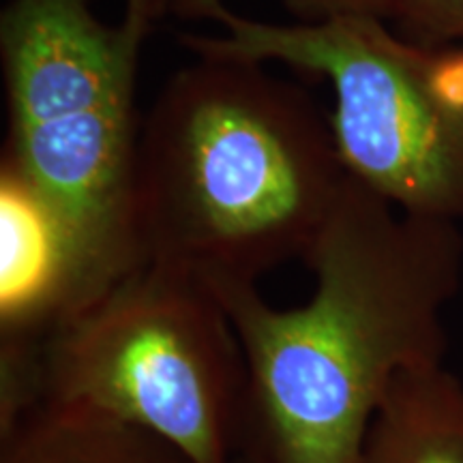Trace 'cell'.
I'll return each instance as SVG.
<instances>
[{"mask_svg": "<svg viewBox=\"0 0 463 463\" xmlns=\"http://www.w3.org/2000/svg\"><path fill=\"white\" fill-rule=\"evenodd\" d=\"M303 262L298 307L256 281L204 279L222 300L247 367L245 463H358L392 380L444 363V314L463 281V234L410 215L345 176Z\"/></svg>", "mask_w": 463, "mask_h": 463, "instance_id": "cell-1", "label": "cell"}, {"mask_svg": "<svg viewBox=\"0 0 463 463\" xmlns=\"http://www.w3.org/2000/svg\"><path fill=\"white\" fill-rule=\"evenodd\" d=\"M331 116L242 58L198 56L140 127L144 262L260 281L303 260L345 181Z\"/></svg>", "mask_w": 463, "mask_h": 463, "instance_id": "cell-2", "label": "cell"}, {"mask_svg": "<svg viewBox=\"0 0 463 463\" xmlns=\"http://www.w3.org/2000/svg\"><path fill=\"white\" fill-rule=\"evenodd\" d=\"M153 22L148 0H127L116 24L99 20L90 0H11L0 17L9 109L3 172L54 236L61 322L144 264L136 75Z\"/></svg>", "mask_w": 463, "mask_h": 463, "instance_id": "cell-3", "label": "cell"}, {"mask_svg": "<svg viewBox=\"0 0 463 463\" xmlns=\"http://www.w3.org/2000/svg\"><path fill=\"white\" fill-rule=\"evenodd\" d=\"M191 15L222 26L183 34L191 54L279 62L326 80L347 176L410 215L461 222L463 48H422L372 17L275 24L222 0H204Z\"/></svg>", "mask_w": 463, "mask_h": 463, "instance_id": "cell-4", "label": "cell"}, {"mask_svg": "<svg viewBox=\"0 0 463 463\" xmlns=\"http://www.w3.org/2000/svg\"><path fill=\"white\" fill-rule=\"evenodd\" d=\"M45 402L153 433L191 463H236L247 367L222 300L191 270L144 262L43 337Z\"/></svg>", "mask_w": 463, "mask_h": 463, "instance_id": "cell-5", "label": "cell"}, {"mask_svg": "<svg viewBox=\"0 0 463 463\" xmlns=\"http://www.w3.org/2000/svg\"><path fill=\"white\" fill-rule=\"evenodd\" d=\"M358 463H463V380L444 363L399 373L369 422Z\"/></svg>", "mask_w": 463, "mask_h": 463, "instance_id": "cell-6", "label": "cell"}, {"mask_svg": "<svg viewBox=\"0 0 463 463\" xmlns=\"http://www.w3.org/2000/svg\"><path fill=\"white\" fill-rule=\"evenodd\" d=\"M0 463H191L181 450L82 405L45 402L0 438Z\"/></svg>", "mask_w": 463, "mask_h": 463, "instance_id": "cell-7", "label": "cell"}, {"mask_svg": "<svg viewBox=\"0 0 463 463\" xmlns=\"http://www.w3.org/2000/svg\"><path fill=\"white\" fill-rule=\"evenodd\" d=\"M392 31L422 48L463 43V0H397Z\"/></svg>", "mask_w": 463, "mask_h": 463, "instance_id": "cell-8", "label": "cell"}, {"mask_svg": "<svg viewBox=\"0 0 463 463\" xmlns=\"http://www.w3.org/2000/svg\"><path fill=\"white\" fill-rule=\"evenodd\" d=\"M281 7L303 24L339 20V17H372L391 22L397 0H279Z\"/></svg>", "mask_w": 463, "mask_h": 463, "instance_id": "cell-9", "label": "cell"}, {"mask_svg": "<svg viewBox=\"0 0 463 463\" xmlns=\"http://www.w3.org/2000/svg\"><path fill=\"white\" fill-rule=\"evenodd\" d=\"M150 9H153L155 17H161L164 14H178V15H191L202 0H148Z\"/></svg>", "mask_w": 463, "mask_h": 463, "instance_id": "cell-10", "label": "cell"}, {"mask_svg": "<svg viewBox=\"0 0 463 463\" xmlns=\"http://www.w3.org/2000/svg\"><path fill=\"white\" fill-rule=\"evenodd\" d=\"M236 463H245V461H242V459H239V461H236Z\"/></svg>", "mask_w": 463, "mask_h": 463, "instance_id": "cell-11", "label": "cell"}]
</instances>
